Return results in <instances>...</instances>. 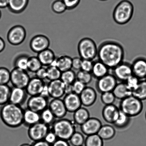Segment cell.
<instances>
[{
  "label": "cell",
  "mask_w": 146,
  "mask_h": 146,
  "mask_svg": "<svg viewBox=\"0 0 146 146\" xmlns=\"http://www.w3.org/2000/svg\"><path fill=\"white\" fill-rule=\"evenodd\" d=\"M32 146H50L49 144L48 143L44 140L36 141Z\"/></svg>",
  "instance_id": "54"
},
{
  "label": "cell",
  "mask_w": 146,
  "mask_h": 146,
  "mask_svg": "<svg viewBox=\"0 0 146 146\" xmlns=\"http://www.w3.org/2000/svg\"><path fill=\"white\" fill-rule=\"evenodd\" d=\"M140 80L135 76L132 74L130 76L125 82L128 88L132 92L138 87Z\"/></svg>",
  "instance_id": "45"
},
{
  "label": "cell",
  "mask_w": 146,
  "mask_h": 146,
  "mask_svg": "<svg viewBox=\"0 0 146 146\" xmlns=\"http://www.w3.org/2000/svg\"><path fill=\"white\" fill-rule=\"evenodd\" d=\"M102 125L101 121L98 118L90 117L80 126V129L82 133L87 136L97 134Z\"/></svg>",
  "instance_id": "13"
},
{
  "label": "cell",
  "mask_w": 146,
  "mask_h": 146,
  "mask_svg": "<svg viewBox=\"0 0 146 146\" xmlns=\"http://www.w3.org/2000/svg\"><path fill=\"white\" fill-rule=\"evenodd\" d=\"M134 7L132 3L128 0H123L116 6L113 13L114 21L119 25L128 23L132 18Z\"/></svg>",
  "instance_id": "3"
},
{
  "label": "cell",
  "mask_w": 146,
  "mask_h": 146,
  "mask_svg": "<svg viewBox=\"0 0 146 146\" xmlns=\"http://www.w3.org/2000/svg\"><path fill=\"white\" fill-rule=\"evenodd\" d=\"M50 41L48 37L43 35H38L31 40L30 46L33 52L38 53L49 48Z\"/></svg>",
  "instance_id": "15"
},
{
  "label": "cell",
  "mask_w": 146,
  "mask_h": 146,
  "mask_svg": "<svg viewBox=\"0 0 146 146\" xmlns=\"http://www.w3.org/2000/svg\"><path fill=\"white\" fill-rule=\"evenodd\" d=\"M119 111V108L114 104L105 105L102 110L103 118L107 123L113 124L117 119Z\"/></svg>",
  "instance_id": "22"
},
{
  "label": "cell",
  "mask_w": 146,
  "mask_h": 146,
  "mask_svg": "<svg viewBox=\"0 0 146 146\" xmlns=\"http://www.w3.org/2000/svg\"><path fill=\"white\" fill-rule=\"evenodd\" d=\"M48 99L40 95L30 96L27 102V108L35 112L41 113L48 108Z\"/></svg>",
  "instance_id": "11"
},
{
  "label": "cell",
  "mask_w": 146,
  "mask_h": 146,
  "mask_svg": "<svg viewBox=\"0 0 146 146\" xmlns=\"http://www.w3.org/2000/svg\"><path fill=\"white\" fill-rule=\"evenodd\" d=\"M118 81L112 74H108L97 80L96 87L98 92L102 93L112 92Z\"/></svg>",
  "instance_id": "9"
},
{
  "label": "cell",
  "mask_w": 146,
  "mask_h": 146,
  "mask_svg": "<svg viewBox=\"0 0 146 146\" xmlns=\"http://www.w3.org/2000/svg\"><path fill=\"white\" fill-rule=\"evenodd\" d=\"M40 95L48 99L50 97L49 92H48V84H46L45 83V85L44 86Z\"/></svg>",
  "instance_id": "53"
},
{
  "label": "cell",
  "mask_w": 146,
  "mask_h": 146,
  "mask_svg": "<svg viewBox=\"0 0 146 146\" xmlns=\"http://www.w3.org/2000/svg\"><path fill=\"white\" fill-rule=\"evenodd\" d=\"M24 110L21 106L9 102L1 107L0 117L1 121L9 128H18L23 123Z\"/></svg>",
  "instance_id": "2"
},
{
  "label": "cell",
  "mask_w": 146,
  "mask_h": 146,
  "mask_svg": "<svg viewBox=\"0 0 146 146\" xmlns=\"http://www.w3.org/2000/svg\"><path fill=\"white\" fill-rule=\"evenodd\" d=\"M68 141L58 139L53 144V146H70Z\"/></svg>",
  "instance_id": "52"
},
{
  "label": "cell",
  "mask_w": 146,
  "mask_h": 146,
  "mask_svg": "<svg viewBox=\"0 0 146 146\" xmlns=\"http://www.w3.org/2000/svg\"><path fill=\"white\" fill-rule=\"evenodd\" d=\"M131 117L120 110L118 117L113 124L115 128L119 129H123L127 128L131 122Z\"/></svg>",
  "instance_id": "31"
},
{
  "label": "cell",
  "mask_w": 146,
  "mask_h": 146,
  "mask_svg": "<svg viewBox=\"0 0 146 146\" xmlns=\"http://www.w3.org/2000/svg\"><path fill=\"white\" fill-rule=\"evenodd\" d=\"M31 79L27 71L14 68L11 71L10 82L13 87L25 89Z\"/></svg>",
  "instance_id": "8"
},
{
  "label": "cell",
  "mask_w": 146,
  "mask_h": 146,
  "mask_svg": "<svg viewBox=\"0 0 146 146\" xmlns=\"http://www.w3.org/2000/svg\"><path fill=\"white\" fill-rule=\"evenodd\" d=\"M116 131L114 127L109 124L102 125L97 134L103 141L112 139L115 136Z\"/></svg>",
  "instance_id": "30"
},
{
  "label": "cell",
  "mask_w": 146,
  "mask_h": 146,
  "mask_svg": "<svg viewBox=\"0 0 146 146\" xmlns=\"http://www.w3.org/2000/svg\"><path fill=\"white\" fill-rule=\"evenodd\" d=\"M112 74L119 82H125L133 74L131 64L123 61L112 70Z\"/></svg>",
  "instance_id": "12"
},
{
  "label": "cell",
  "mask_w": 146,
  "mask_h": 146,
  "mask_svg": "<svg viewBox=\"0 0 146 146\" xmlns=\"http://www.w3.org/2000/svg\"><path fill=\"white\" fill-rule=\"evenodd\" d=\"M72 59L68 55H61L56 58L50 66L56 67L61 72H64L72 69Z\"/></svg>",
  "instance_id": "23"
},
{
  "label": "cell",
  "mask_w": 146,
  "mask_h": 146,
  "mask_svg": "<svg viewBox=\"0 0 146 146\" xmlns=\"http://www.w3.org/2000/svg\"><path fill=\"white\" fill-rule=\"evenodd\" d=\"M82 59L80 57H75L72 59V68L76 71L81 70L82 62Z\"/></svg>",
  "instance_id": "50"
},
{
  "label": "cell",
  "mask_w": 146,
  "mask_h": 146,
  "mask_svg": "<svg viewBox=\"0 0 146 146\" xmlns=\"http://www.w3.org/2000/svg\"><path fill=\"white\" fill-rule=\"evenodd\" d=\"M75 124L74 121L68 119H58L51 126L50 129L58 139L68 141L76 131Z\"/></svg>",
  "instance_id": "4"
},
{
  "label": "cell",
  "mask_w": 146,
  "mask_h": 146,
  "mask_svg": "<svg viewBox=\"0 0 146 146\" xmlns=\"http://www.w3.org/2000/svg\"><path fill=\"white\" fill-rule=\"evenodd\" d=\"M48 108L58 119L64 118L68 112L63 100L61 98L52 99L49 102Z\"/></svg>",
  "instance_id": "16"
},
{
  "label": "cell",
  "mask_w": 146,
  "mask_h": 146,
  "mask_svg": "<svg viewBox=\"0 0 146 146\" xmlns=\"http://www.w3.org/2000/svg\"><path fill=\"white\" fill-rule=\"evenodd\" d=\"M69 141L73 146H81L84 144L85 138L82 133L76 131Z\"/></svg>",
  "instance_id": "41"
},
{
  "label": "cell",
  "mask_w": 146,
  "mask_h": 146,
  "mask_svg": "<svg viewBox=\"0 0 146 146\" xmlns=\"http://www.w3.org/2000/svg\"><path fill=\"white\" fill-rule=\"evenodd\" d=\"M145 80H146V77H145Z\"/></svg>",
  "instance_id": "62"
},
{
  "label": "cell",
  "mask_w": 146,
  "mask_h": 146,
  "mask_svg": "<svg viewBox=\"0 0 146 146\" xmlns=\"http://www.w3.org/2000/svg\"><path fill=\"white\" fill-rule=\"evenodd\" d=\"M58 139V137L55 133L50 129L46 135L44 140L48 143L50 144H53Z\"/></svg>",
  "instance_id": "48"
},
{
  "label": "cell",
  "mask_w": 146,
  "mask_h": 146,
  "mask_svg": "<svg viewBox=\"0 0 146 146\" xmlns=\"http://www.w3.org/2000/svg\"><path fill=\"white\" fill-rule=\"evenodd\" d=\"M61 73L57 67L50 66L47 68V79L50 81L60 79Z\"/></svg>",
  "instance_id": "37"
},
{
  "label": "cell",
  "mask_w": 146,
  "mask_h": 146,
  "mask_svg": "<svg viewBox=\"0 0 146 146\" xmlns=\"http://www.w3.org/2000/svg\"><path fill=\"white\" fill-rule=\"evenodd\" d=\"M5 42L3 39L0 37V53L4 50L5 48Z\"/></svg>",
  "instance_id": "57"
},
{
  "label": "cell",
  "mask_w": 146,
  "mask_h": 146,
  "mask_svg": "<svg viewBox=\"0 0 146 146\" xmlns=\"http://www.w3.org/2000/svg\"><path fill=\"white\" fill-rule=\"evenodd\" d=\"M133 74L140 80L146 77V58L140 57L136 58L131 64Z\"/></svg>",
  "instance_id": "18"
},
{
  "label": "cell",
  "mask_w": 146,
  "mask_h": 146,
  "mask_svg": "<svg viewBox=\"0 0 146 146\" xmlns=\"http://www.w3.org/2000/svg\"><path fill=\"white\" fill-rule=\"evenodd\" d=\"M145 120H146V111H145Z\"/></svg>",
  "instance_id": "60"
},
{
  "label": "cell",
  "mask_w": 146,
  "mask_h": 146,
  "mask_svg": "<svg viewBox=\"0 0 146 146\" xmlns=\"http://www.w3.org/2000/svg\"><path fill=\"white\" fill-rule=\"evenodd\" d=\"M112 92L116 99L120 100L132 95V91L128 88L125 82L117 83Z\"/></svg>",
  "instance_id": "26"
},
{
  "label": "cell",
  "mask_w": 146,
  "mask_h": 146,
  "mask_svg": "<svg viewBox=\"0 0 146 146\" xmlns=\"http://www.w3.org/2000/svg\"><path fill=\"white\" fill-rule=\"evenodd\" d=\"M82 104L84 107L91 106L96 101L97 94L92 87H86L79 95Z\"/></svg>",
  "instance_id": "21"
},
{
  "label": "cell",
  "mask_w": 146,
  "mask_h": 146,
  "mask_svg": "<svg viewBox=\"0 0 146 146\" xmlns=\"http://www.w3.org/2000/svg\"><path fill=\"white\" fill-rule=\"evenodd\" d=\"M84 145V146H104V141L97 134L87 136Z\"/></svg>",
  "instance_id": "36"
},
{
  "label": "cell",
  "mask_w": 146,
  "mask_h": 146,
  "mask_svg": "<svg viewBox=\"0 0 146 146\" xmlns=\"http://www.w3.org/2000/svg\"><path fill=\"white\" fill-rule=\"evenodd\" d=\"M98 60L112 70L124 61L125 51L122 45L118 41L107 40L98 47Z\"/></svg>",
  "instance_id": "1"
},
{
  "label": "cell",
  "mask_w": 146,
  "mask_h": 146,
  "mask_svg": "<svg viewBox=\"0 0 146 146\" xmlns=\"http://www.w3.org/2000/svg\"><path fill=\"white\" fill-rule=\"evenodd\" d=\"M101 99L103 104L108 105L114 104L116 98L112 92H109L102 94Z\"/></svg>",
  "instance_id": "43"
},
{
  "label": "cell",
  "mask_w": 146,
  "mask_h": 146,
  "mask_svg": "<svg viewBox=\"0 0 146 146\" xmlns=\"http://www.w3.org/2000/svg\"><path fill=\"white\" fill-rule=\"evenodd\" d=\"M52 9L54 12L57 14H61L67 9L62 0H56L54 1L52 5Z\"/></svg>",
  "instance_id": "44"
},
{
  "label": "cell",
  "mask_w": 146,
  "mask_h": 146,
  "mask_svg": "<svg viewBox=\"0 0 146 146\" xmlns=\"http://www.w3.org/2000/svg\"><path fill=\"white\" fill-rule=\"evenodd\" d=\"M86 86L81 81L76 80L72 84L73 92L79 95L86 87Z\"/></svg>",
  "instance_id": "46"
},
{
  "label": "cell",
  "mask_w": 146,
  "mask_h": 146,
  "mask_svg": "<svg viewBox=\"0 0 146 146\" xmlns=\"http://www.w3.org/2000/svg\"><path fill=\"white\" fill-rule=\"evenodd\" d=\"M65 84H72L76 80V74L72 69L62 72L60 79Z\"/></svg>",
  "instance_id": "38"
},
{
  "label": "cell",
  "mask_w": 146,
  "mask_h": 146,
  "mask_svg": "<svg viewBox=\"0 0 146 146\" xmlns=\"http://www.w3.org/2000/svg\"><path fill=\"white\" fill-rule=\"evenodd\" d=\"M45 83L36 77L31 78L25 88L28 95L30 96L40 95Z\"/></svg>",
  "instance_id": "20"
},
{
  "label": "cell",
  "mask_w": 146,
  "mask_h": 146,
  "mask_svg": "<svg viewBox=\"0 0 146 146\" xmlns=\"http://www.w3.org/2000/svg\"><path fill=\"white\" fill-rule=\"evenodd\" d=\"M50 97L61 98L65 95V84L60 79L49 81L48 84Z\"/></svg>",
  "instance_id": "14"
},
{
  "label": "cell",
  "mask_w": 146,
  "mask_h": 146,
  "mask_svg": "<svg viewBox=\"0 0 146 146\" xmlns=\"http://www.w3.org/2000/svg\"><path fill=\"white\" fill-rule=\"evenodd\" d=\"M40 121L39 113L27 108L24 110L23 125L29 128Z\"/></svg>",
  "instance_id": "24"
},
{
  "label": "cell",
  "mask_w": 146,
  "mask_h": 146,
  "mask_svg": "<svg viewBox=\"0 0 146 146\" xmlns=\"http://www.w3.org/2000/svg\"><path fill=\"white\" fill-rule=\"evenodd\" d=\"M66 6L67 9L72 10L79 5L81 0H62Z\"/></svg>",
  "instance_id": "49"
},
{
  "label": "cell",
  "mask_w": 146,
  "mask_h": 146,
  "mask_svg": "<svg viewBox=\"0 0 146 146\" xmlns=\"http://www.w3.org/2000/svg\"><path fill=\"white\" fill-rule=\"evenodd\" d=\"M30 57L26 54L18 56L14 60V68L27 71L28 70L29 60Z\"/></svg>",
  "instance_id": "32"
},
{
  "label": "cell",
  "mask_w": 146,
  "mask_h": 146,
  "mask_svg": "<svg viewBox=\"0 0 146 146\" xmlns=\"http://www.w3.org/2000/svg\"><path fill=\"white\" fill-rule=\"evenodd\" d=\"M40 115L41 121L50 127L56 120L55 116L48 107L40 113Z\"/></svg>",
  "instance_id": "35"
},
{
  "label": "cell",
  "mask_w": 146,
  "mask_h": 146,
  "mask_svg": "<svg viewBox=\"0 0 146 146\" xmlns=\"http://www.w3.org/2000/svg\"><path fill=\"white\" fill-rule=\"evenodd\" d=\"M94 61L91 60L82 59L81 70L86 72H91L92 70Z\"/></svg>",
  "instance_id": "47"
},
{
  "label": "cell",
  "mask_w": 146,
  "mask_h": 146,
  "mask_svg": "<svg viewBox=\"0 0 146 146\" xmlns=\"http://www.w3.org/2000/svg\"><path fill=\"white\" fill-rule=\"evenodd\" d=\"M11 88L8 84H0V106L9 102Z\"/></svg>",
  "instance_id": "34"
},
{
  "label": "cell",
  "mask_w": 146,
  "mask_h": 146,
  "mask_svg": "<svg viewBox=\"0 0 146 146\" xmlns=\"http://www.w3.org/2000/svg\"></svg>",
  "instance_id": "63"
},
{
  "label": "cell",
  "mask_w": 146,
  "mask_h": 146,
  "mask_svg": "<svg viewBox=\"0 0 146 146\" xmlns=\"http://www.w3.org/2000/svg\"><path fill=\"white\" fill-rule=\"evenodd\" d=\"M100 1H107V0H100Z\"/></svg>",
  "instance_id": "61"
},
{
  "label": "cell",
  "mask_w": 146,
  "mask_h": 146,
  "mask_svg": "<svg viewBox=\"0 0 146 146\" xmlns=\"http://www.w3.org/2000/svg\"><path fill=\"white\" fill-rule=\"evenodd\" d=\"M11 80V71L4 67L0 68V84H8Z\"/></svg>",
  "instance_id": "42"
},
{
  "label": "cell",
  "mask_w": 146,
  "mask_h": 146,
  "mask_svg": "<svg viewBox=\"0 0 146 146\" xmlns=\"http://www.w3.org/2000/svg\"><path fill=\"white\" fill-rule=\"evenodd\" d=\"M28 128V137L35 142L44 140L46 135L51 129L50 126L41 121Z\"/></svg>",
  "instance_id": "7"
},
{
  "label": "cell",
  "mask_w": 146,
  "mask_h": 146,
  "mask_svg": "<svg viewBox=\"0 0 146 146\" xmlns=\"http://www.w3.org/2000/svg\"><path fill=\"white\" fill-rule=\"evenodd\" d=\"M9 0H0V9L8 7Z\"/></svg>",
  "instance_id": "56"
},
{
  "label": "cell",
  "mask_w": 146,
  "mask_h": 146,
  "mask_svg": "<svg viewBox=\"0 0 146 146\" xmlns=\"http://www.w3.org/2000/svg\"><path fill=\"white\" fill-rule=\"evenodd\" d=\"M26 37V31L24 27L17 25L13 27L9 31L7 38L11 45L17 46L24 42Z\"/></svg>",
  "instance_id": "10"
},
{
  "label": "cell",
  "mask_w": 146,
  "mask_h": 146,
  "mask_svg": "<svg viewBox=\"0 0 146 146\" xmlns=\"http://www.w3.org/2000/svg\"><path fill=\"white\" fill-rule=\"evenodd\" d=\"M110 70L104 63L98 60L94 61L91 73L93 77L97 80L109 73Z\"/></svg>",
  "instance_id": "25"
},
{
  "label": "cell",
  "mask_w": 146,
  "mask_h": 146,
  "mask_svg": "<svg viewBox=\"0 0 146 146\" xmlns=\"http://www.w3.org/2000/svg\"><path fill=\"white\" fill-rule=\"evenodd\" d=\"M36 77L41 80L47 79V68L42 67L35 73Z\"/></svg>",
  "instance_id": "51"
},
{
  "label": "cell",
  "mask_w": 146,
  "mask_h": 146,
  "mask_svg": "<svg viewBox=\"0 0 146 146\" xmlns=\"http://www.w3.org/2000/svg\"><path fill=\"white\" fill-rule=\"evenodd\" d=\"M93 77L91 72H86L82 70L78 71L76 74V80L81 81L86 85L91 82Z\"/></svg>",
  "instance_id": "40"
},
{
  "label": "cell",
  "mask_w": 146,
  "mask_h": 146,
  "mask_svg": "<svg viewBox=\"0 0 146 146\" xmlns=\"http://www.w3.org/2000/svg\"><path fill=\"white\" fill-rule=\"evenodd\" d=\"M1 10H0V19L1 18Z\"/></svg>",
  "instance_id": "59"
},
{
  "label": "cell",
  "mask_w": 146,
  "mask_h": 146,
  "mask_svg": "<svg viewBox=\"0 0 146 146\" xmlns=\"http://www.w3.org/2000/svg\"><path fill=\"white\" fill-rule=\"evenodd\" d=\"M143 108V101L132 95L121 100L120 103L119 110L130 117L139 115Z\"/></svg>",
  "instance_id": "5"
},
{
  "label": "cell",
  "mask_w": 146,
  "mask_h": 146,
  "mask_svg": "<svg viewBox=\"0 0 146 146\" xmlns=\"http://www.w3.org/2000/svg\"><path fill=\"white\" fill-rule=\"evenodd\" d=\"M73 89L72 84H65V93L66 94L73 93Z\"/></svg>",
  "instance_id": "55"
},
{
  "label": "cell",
  "mask_w": 146,
  "mask_h": 146,
  "mask_svg": "<svg viewBox=\"0 0 146 146\" xmlns=\"http://www.w3.org/2000/svg\"><path fill=\"white\" fill-rule=\"evenodd\" d=\"M21 146H30L29 145V144H23V145H21Z\"/></svg>",
  "instance_id": "58"
},
{
  "label": "cell",
  "mask_w": 146,
  "mask_h": 146,
  "mask_svg": "<svg viewBox=\"0 0 146 146\" xmlns=\"http://www.w3.org/2000/svg\"><path fill=\"white\" fill-rule=\"evenodd\" d=\"M38 58L43 66H49L56 57L53 51L49 48L38 53Z\"/></svg>",
  "instance_id": "27"
},
{
  "label": "cell",
  "mask_w": 146,
  "mask_h": 146,
  "mask_svg": "<svg viewBox=\"0 0 146 146\" xmlns=\"http://www.w3.org/2000/svg\"><path fill=\"white\" fill-rule=\"evenodd\" d=\"M43 66L37 56L30 57L29 60L28 71L35 73Z\"/></svg>",
  "instance_id": "39"
},
{
  "label": "cell",
  "mask_w": 146,
  "mask_h": 146,
  "mask_svg": "<svg viewBox=\"0 0 146 146\" xmlns=\"http://www.w3.org/2000/svg\"><path fill=\"white\" fill-rule=\"evenodd\" d=\"M29 1V0H9L8 8L11 12L20 13L27 8Z\"/></svg>",
  "instance_id": "28"
},
{
  "label": "cell",
  "mask_w": 146,
  "mask_h": 146,
  "mask_svg": "<svg viewBox=\"0 0 146 146\" xmlns=\"http://www.w3.org/2000/svg\"><path fill=\"white\" fill-rule=\"evenodd\" d=\"M63 100L68 112L74 113L82 106L79 95L74 92L66 94Z\"/></svg>",
  "instance_id": "17"
},
{
  "label": "cell",
  "mask_w": 146,
  "mask_h": 146,
  "mask_svg": "<svg viewBox=\"0 0 146 146\" xmlns=\"http://www.w3.org/2000/svg\"><path fill=\"white\" fill-rule=\"evenodd\" d=\"M98 47L92 38H83L78 42L77 50L79 56L82 59L93 60L96 58Z\"/></svg>",
  "instance_id": "6"
},
{
  "label": "cell",
  "mask_w": 146,
  "mask_h": 146,
  "mask_svg": "<svg viewBox=\"0 0 146 146\" xmlns=\"http://www.w3.org/2000/svg\"><path fill=\"white\" fill-rule=\"evenodd\" d=\"M132 95L141 101L146 100V81L145 79L140 80L138 87L132 92Z\"/></svg>",
  "instance_id": "33"
},
{
  "label": "cell",
  "mask_w": 146,
  "mask_h": 146,
  "mask_svg": "<svg viewBox=\"0 0 146 146\" xmlns=\"http://www.w3.org/2000/svg\"><path fill=\"white\" fill-rule=\"evenodd\" d=\"M90 118L89 111L86 108L81 107L74 113L73 119L76 124L81 126Z\"/></svg>",
  "instance_id": "29"
},
{
  "label": "cell",
  "mask_w": 146,
  "mask_h": 146,
  "mask_svg": "<svg viewBox=\"0 0 146 146\" xmlns=\"http://www.w3.org/2000/svg\"><path fill=\"white\" fill-rule=\"evenodd\" d=\"M28 95L25 89L13 87L11 88L9 102L21 106L26 101Z\"/></svg>",
  "instance_id": "19"
}]
</instances>
